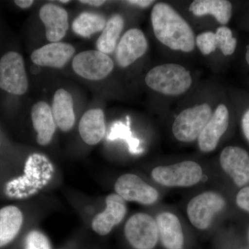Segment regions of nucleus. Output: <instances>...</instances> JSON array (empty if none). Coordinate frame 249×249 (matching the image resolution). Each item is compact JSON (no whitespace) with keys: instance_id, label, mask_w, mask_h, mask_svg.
<instances>
[{"instance_id":"11","label":"nucleus","mask_w":249,"mask_h":249,"mask_svg":"<svg viewBox=\"0 0 249 249\" xmlns=\"http://www.w3.org/2000/svg\"><path fill=\"white\" fill-rule=\"evenodd\" d=\"M220 165L236 186H245L249 182V155L243 148L228 146L221 152Z\"/></svg>"},{"instance_id":"34","label":"nucleus","mask_w":249,"mask_h":249,"mask_svg":"<svg viewBox=\"0 0 249 249\" xmlns=\"http://www.w3.org/2000/svg\"><path fill=\"white\" fill-rule=\"evenodd\" d=\"M245 58L247 63H248V65H249V45L247 47V52H246Z\"/></svg>"},{"instance_id":"10","label":"nucleus","mask_w":249,"mask_h":249,"mask_svg":"<svg viewBox=\"0 0 249 249\" xmlns=\"http://www.w3.org/2000/svg\"><path fill=\"white\" fill-rule=\"evenodd\" d=\"M106 203V209L96 214L91 222L92 230L101 236L107 235L114 227L119 225L127 211L125 201L116 193L107 196Z\"/></svg>"},{"instance_id":"19","label":"nucleus","mask_w":249,"mask_h":249,"mask_svg":"<svg viewBox=\"0 0 249 249\" xmlns=\"http://www.w3.org/2000/svg\"><path fill=\"white\" fill-rule=\"evenodd\" d=\"M54 121L62 132H69L73 128L76 121L73 100L67 90L59 89L55 91L52 107Z\"/></svg>"},{"instance_id":"5","label":"nucleus","mask_w":249,"mask_h":249,"mask_svg":"<svg viewBox=\"0 0 249 249\" xmlns=\"http://www.w3.org/2000/svg\"><path fill=\"white\" fill-rule=\"evenodd\" d=\"M29 87L24 59L15 52L5 53L0 59V89L11 94L23 95Z\"/></svg>"},{"instance_id":"23","label":"nucleus","mask_w":249,"mask_h":249,"mask_svg":"<svg viewBox=\"0 0 249 249\" xmlns=\"http://www.w3.org/2000/svg\"><path fill=\"white\" fill-rule=\"evenodd\" d=\"M103 15L94 12H83L73 20L72 29L77 35L89 37L96 33L102 31L106 24Z\"/></svg>"},{"instance_id":"24","label":"nucleus","mask_w":249,"mask_h":249,"mask_svg":"<svg viewBox=\"0 0 249 249\" xmlns=\"http://www.w3.org/2000/svg\"><path fill=\"white\" fill-rule=\"evenodd\" d=\"M217 48L226 56L231 55L237 47V41L232 36V31L226 26L219 27L215 33Z\"/></svg>"},{"instance_id":"27","label":"nucleus","mask_w":249,"mask_h":249,"mask_svg":"<svg viewBox=\"0 0 249 249\" xmlns=\"http://www.w3.org/2000/svg\"><path fill=\"white\" fill-rule=\"evenodd\" d=\"M196 42L203 55H209L217 49L215 33L213 31L201 33L196 37Z\"/></svg>"},{"instance_id":"31","label":"nucleus","mask_w":249,"mask_h":249,"mask_svg":"<svg viewBox=\"0 0 249 249\" xmlns=\"http://www.w3.org/2000/svg\"><path fill=\"white\" fill-rule=\"evenodd\" d=\"M34 1L33 0H16L15 1V4L19 6L21 9H29L33 4H34Z\"/></svg>"},{"instance_id":"30","label":"nucleus","mask_w":249,"mask_h":249,"mask_svg":"<svg viewBox=\"0 0 249 249\" xmlns=\"http://www.w3.org/2000/svg\"><path fill=\"white\" fill-rule=\"evenodd\" d=\"M127 3L132 5H136V6H139L142 8H147L151 6L155 1H151V0H130L127 1Z\"/></svg>"},{"instance_id":"35","label":"nucleus","mask_w":249,"mask_h":249,"mask_svg":"<svg viewBox=\"0 0 249 249\" xmlns=\"http://www.w3.org/2000/svg\"><path fill=\"white\" fill-rule=\"evenodd\" d=\"M60 3H64V4H67V3L70 2V0H60Z\"/></svg>"},{"instance_id":"29","label":"nucleus","mask_w":249,"mask_h":249,"mask_svg":"<svg viewBox=\"0 0 249 249\" xmlns=\"http://www.w3.org/2000/svg\"><path fill=\"white\" fill-rule=\"evenodd\" d=\"M242 129L245 138L249 142V109H247L242 116Z\"/></svg>"},{"instance_id":"33","label":"nucleus","mask_w":249,"mask_h":249,"mask_svg":"<svg viewBox=\"0 0 249 249\" xmlns=\"http://www.w3.org/2000/svg\"><path fill=\"white\" fill-rule=\"evenodd\" d=\"M40 69L39 66H37V65H34V66L31 67V73H34V74H37V73H38L40 71Z\"/></svg>"},{"instance_id":"13","label":"nucleus","mask_w":249,"mask_h":249,"mask_svg":"<svg viewBox=\"0 0 249 249\" xmlns=\"http://www.w3.org/2000/svg\"><path fill=\"white\" fill-rule=\"evenodd\" d=\"M229 124V109L225 105H219L198 137V145L201 152L213 151L227 132Z\"/></svg>"},{"instance_id":"26","label":"nucleus","mask_w":249,"mask_h":249,"mask_svg":"<svg viewBox=\"0 0 249 249\" xmlns=\"http://www.w3.org/2000/svg\"><path fill=\"white\" fill-rule=\"evenodd\" d=\"M24 249H52L47 236L38 230H33L26 236Z\"/></svg>"},{"instance_id":"12","label":"nucleus","mask_w":249,"mask_h":249,"mask_svg":"<svg viewBox=\"0 0 249 249\" xmlns=\"http://www.w3.org/2000/svg\"><path fill=\"white\" fill-rule=\"evenodd\" d=\"M148 48V42L142 30L132 29L126 31L116 49V60L123 68L129 67L142 57Z\"/></svg>"},{"instance_id":"22","label":"nucleus","mask_w":249,"mask_h":249,"mask_svg":"<svg viewBox=\"0 0 249 249\" xmlns=\"http://www.w3.org/2000/svg\"><path fill=\"white\" fill-rule=\"evenodd\" d=\"M124 27V19L119 14H114L106 22L102 34L96 42L97 50L105 54L115 51L117 42Z\"/></svg>"},{"instance_id":"25","label":"nucleus","mask_w":249,"mask_h":249,"mask_svg":"<svg viewBox=\"0 0 249 249\" xmlns=\"http://www.w3.org/2000/svg\"><path fill=\"white\" fill-rule=\"evenodd\" d=\"M127 125L121 122H116L113 124L109 138L111 140L118 138L125 139L128 142L131 151L138 152L137 147L139 144V141L132 137V133L129 129V117H127Z\"/></svg>"},{"instance_id":"14","label":"nucleus","mask_w":249,"mask_h":249,"mask_svg":"<svg viewBox=\"0 0 249 249\" xmlns=\"http://www.w3.org/2000/svg\"><path fill=\"white\" fill-rule=\"evenodd\" d=\"M75 53L71 45L64 42H51L31 53V58L39 67L61 69L71 60Z\"/></svg>"},{"instance_id":"15","label":"nucleus","mask_w":249,"mask_h":249,"mask_svg":"<svg viewBox=\"0 0 249 249\" xmlns=\"http://www.w3.org/2000/svg\"><path fill=\"white\" fill-rule=\"evenodd\" d=\"M40 18L46 28V37L49 42H59L66 36L69 29L68 14L57 4L48 3L41 7Z\"/></svg>"},{"instance_id":"6","label":"nucleus","mask_w":249,"mask_h":249,"mask_svg":"<svg viewBox=\"0 0 249 249\" xmlns=\"http://www.w3.org/2000/svg\"><path fill=\"white\" fill-rule=\"evenodd\" d=\"M225 206V199L219 193L205 192L189 201L187 214L195 227L206 230L212 224L214 215L222 211Z\"/></svg>"},{"instance_id":"21","label":"nucleus","mask_w":249,"mask_h":249,"mask_svg":"<svg viewBox=\"0 0 249 249\" xmlns=\"http://www.w3.org/2000/svg\"><path fill=\"white\" fill-rule=\"evenodd\" d=\"M189 11L197 17L211 15L225 25L231 18L232 6L227 0H196L190 5Z\"/></svg>"},{"instance_id":"36","label":"nucleus","mask_w":249,"mask_h":249,"mask_svg":"<svg viewBox=\"0 0 249 249\" xmlns=\"http://www.w3.org/2000/svg\"><path fill=\"white\" fill-rule=\"evenodd\" d=\"M248 235H249V234H248Z\"/></svg>"},{"instance_id":"17","label":"nucleus","mask_w":249,"mask_h":249,"mask_svg":"<svg viewBox=\"0 0 249 249\" xmlns=\"http://www.w3.org/2000/svg\"><path fill=\"white\" fill-rule=\"evenodd\" d=\"M31 121L37 133V142L45 146L52 142L56 129L52 108L46 102L36 103L31 108Z\"/></svg>"},{"instance_id":"32","label":"nucleus","mask_w":249,"mask_h":249,"mask_svg":"<svg viewBox=\"0 0 249 249\" xmlns=\"http://www.w3.org/2000/svg\"><path fill=\"white\" fill-rule=\"evenodd\" d=\"M80 3L91 5V6H101L106 2L104 0H81Z\"/></svg>"},{"instance_id":"20","label":"nucleus","mask_w":249,"mask_h":249,"mask_svg":"<svg viewBox=\"0 0 249 249\" xmlns=\"http://www.w3.org/2000/svg\"><path fill=\"white\" fill-rule=\"evenodd\" d=\"M24 224V214L17 206L8 205L0 209V248L16 238Z\"/></svg>"},{"instance_id":"2","label":"nucleus","mask_w":249,"mask_h":249,"mask_svg":"<svg viewBox=\"0 0 249 249\" xmlns=\"http://www.w3.org/2000/svg\"><path fill=\"white\" fill-rule=\"evenodd\" d=\"M149 88L157 92L178 96L191 88L193 78L190 71L178 64H163L152 68L145 78Z\"/></svg>"},{"instance_id":"8","label":"nucleus","mask_w":249,"mask_h":249,"mask_svg":"<svg viewBox=\"0 0 249 249\" xmlns=\"http://www.w3.org/2000/svg\"><path fill=\"white\" fill-rule=\"evenodd\" d=\"M114 66L110 57L98 50L80 52L72 62L75 73L89 80L104 79L110 74Z\"/></svg>"},{"instance_id":"4","label":"nucleus","mask_w":249,"mask_h":249,"mask_svg":"<svg viewBox=\"0 0 249 249\" xmlns=\"http://www.w3.org/2000/svg\"><path fill=\"white\" fill-rule=\"evenodd\" d=\"M154 181L166 187H190L201 181L202 168L195 161L186 160L176 164L159 166L151 173Z\"/></svg>"},{"instance_id":"1","label":"nucleus","mask_w":249,"mask_h":249,"mask_svg":"<svg viewBox=\"0 0 249 249\" xmlns=\"http://www.w3.org/2000/svg\"><path fill=\"white\" fill-rule=\"evenodd\" d=\"M154 34L157 40L168 48L189 53L196 46L193 29L172 6L157 3L151 13Z\"/></svg>"},{"instance_id":"3","label":"nucleus","mask_w":249,"mask_h":249,"mask_svg":"<svg viewBox=\"0 0 249 249\" xmlns=\"http://www.w3.org/2000/svg\"><path fill=\"white\" fill-rule=\"evenodd\" d=\"M212 114V109L208 103L187 108L174 121L172 127L173 135L179 142H194L200 135Z\"/></svg>"},{"instance_id":"7","label":"nucleus","mask_w":249,"mask_h":249,"mask_svg":"<svg viewBox=\"0 0 249 249\" xmlns=\"http://www.w3.org/2000/svg\"><path fill=\"white\" fill-rule=\"evenodd\" d=\"M124 232L129 243L136 249H152L158 242L157 222L147 214L131 216L124 226Z\"/></svg>"},{"instance_id":"9","label":"nucleus","mask_w":249,"mask_h":249,"mask_svg":"<svg viewBox=\"0 0 249 249\" xmlns=\"http://www.w3.org/2000/svg\"><path fill=\"white\" fill-rule=\"evenodd\" d=\"M114 191L124 201H135L142 205L154 204L159 198L155 188L134 174H124L119 177L114 185Z\"/></svg>"},{"instance_id":"18","label":"nucleus","mask_w":249,"mask_h":249,"mask_svg":"<svg viewBox=\"0 0 249 249\" xmlns=\"http://www.w3.org/2000/svg\"><path fill=\"white\" fill-rule=\"evenodd\" d=\"M78 130L85 143L94 145L104 138L106 132L104 112L101 109H91L83 114Z\"/></svg>"},{"instance_id":"16","label":"nucleus","mask_w":249,"mask_h":249,"mask_svg":"<svg viewBox=\"0 0 249 249\" xmlns=\"http://www.w3.org/2000/svg\"><path fill=\"white\" fill-rule=\"evenodd\" d=\"M159 237L165 249H183L184 236L181 222L175 214L161 213L156 218Z\"/></svg>"},{"instance_id":"28","label":"nucleus","mask_w":249,"mask_h":249,"mask_svg":"<svg viewBox=\"0 0 249 249\" xmlns=\"http://www.w3.org/2000/svg\"><path fill=\"white\" fill-rule=\"evenodd\" d=\"M237 206L249 213V186L242 188L236 196Z\"/></svg>"}]
</instances>
